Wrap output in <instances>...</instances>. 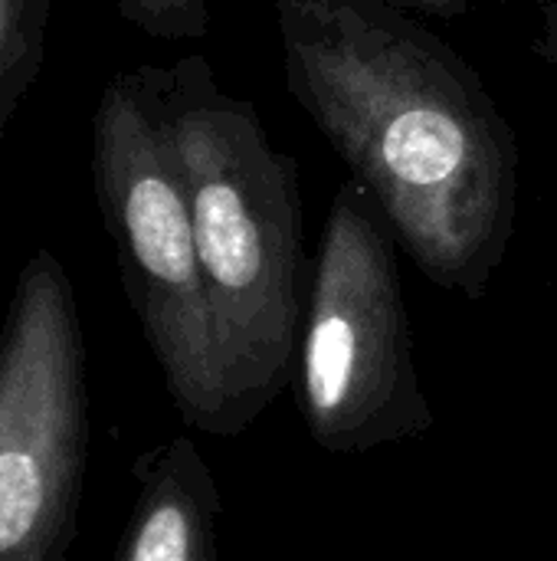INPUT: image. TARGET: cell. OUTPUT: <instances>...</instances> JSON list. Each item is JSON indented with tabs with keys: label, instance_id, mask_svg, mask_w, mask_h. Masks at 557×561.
I'll return each mask as SVG.
<instances>
[{
	"label": "cell",
	"instance_id": "cell-3",
	"mask_svg": "<svg viewBox=\"0 0 557 561\" xmlns=\"http://www.w3.org/2000/svg\"><path fill=\"white\" fill-rule=\"evenodd\" d=\"M92 184L125 296L187 427L230 437L213 316L161 66L115 72L92 115Z\"/></svg>",
	"mask_w": 557,
	"mask_h": 561
},
{
	"label": "cell",
	"instance_id": "cell-1",
	"mask_svg": "<svg viewBox=\"0 0 557 561\" xmlns=\"http://www.w3.org/2000/svg\"><path fill=\"white\" fill-rule=\"evenodd\" d=\"M286 85L437 286L479 299L519 201V141L483 76L387 0H272Z\"/></svg>",
	"mask_w": 557,
	"mask_h": 561
},
{
	"label": "cell",
	"instance_id": "cell-6",
	"mask_svg": "<svg viewBox=\"0 0 557 561\" xmlns=\"http://www.w3.org/2000/svg\"><path fill=\"white\" fill-rule=\"evenodd\" d=\"M217 480L187 434L138 463V496L112 561H217Z\"/></svg>",
	"mask_w": 557,
	"mask_h": 561
},
{
	"label": "cell",
	"instance_id": "cell-2",
	"mask_svg": "<svg viewBox=\"0 0 557 561\" xmlns=\"http://www.w3.org/2000/svg\"><path fill=\"white\" fill-rule=\"evenodd\" d=\"M233 434L289 385L312 299L299 164L269 141L253 102L230 95L207 56L161 69Z\"/></svg>",
	"mask_w": 557,
	"mask_h": 561
},
{
	"label": "cell",
	"instance_id": "cell-9",
	"mask_svg": "<svg viewBox=\"0 0 557 561\" xmlns=\"http://www.w3.org/2000/svg\"><path fill=\"white\" fill-rule=\"evenodd\" d=\"M414 16H440V20H453L469 13L479 0H387ZM496 3H509V0H496Z\"/></svg>",
	"mask_w": 557,
	"mask_h": 561
},
{
	"label": "cell",
	"instance_id": "cell-10",
	"mask_svg": "<svg viewBox=\"0 0 557 561\" xmlns=\"http://www.w3.org/2000/svg\"><path fill=\"white\" fill-rule=\"evenodd\" d=\"M538 3V16H542V26H538V36L532 39V49L557 69V0H535Z\"/></svg>",
	"mask_w": 557,
	"mask_h": 561
},
{
	"label": "cell",
	"instance_id": "cell-5",
	"mask_svg": "<svg viewBox=\"0 0 557 561\" xmlns=\"http://www.w3.org/2000/svg\"><path fill=\"white\" fill-rule=\"evenodd\" d=\"M89 454L76 289L53 250L20 266L0 322V561H66Z\"/></svg>",
	"mask_w": 557,
	"mask_h": 561
},
{
	"label": "cell",
	"instance_id": "cell-7",
	"mask_svg": "<svg viewBox=\"0 0 557 561\" xmlns=\"http://www.w3.org/2000/svg\"><path fill=\"white\" fill-rule=\"evenodd\" d=\"M53 0H0V141L39 79Z\"/></svg>",
	"mask_w": 557,
	"mask_h": 561
},
{
	"label": "cell",
	"instance_id": "cell-8",
	"mask_svg": "<svg viewBox=\"0 0 557 561\" xmlns=\"http://www.w3.org/2000/svg\"><path fill=\"white\" fill-rule=\"evenodd\" d=\"M125 23L154 39H204L210 33L207 0H115Z\"/></svg>",
	"mask_w": 557,
	"mask_h": 561
},
{
	"label": "cell",
	"instance_id": "cell-4",
	"mask_svg": "<svg viewBox=\"0 0 557 561\" xmlns=\"http://www.w3.org/2000/svg\"><path fill=\"white\" fill-rule=\"evenodd\" d=\"M309 434L332 454H364L433 427L414 365L394 230L348 178L328 210L299 348Z\"/></svg>",
	"mask_w": 557,
	"mask_h": 561
}]
</instances>
